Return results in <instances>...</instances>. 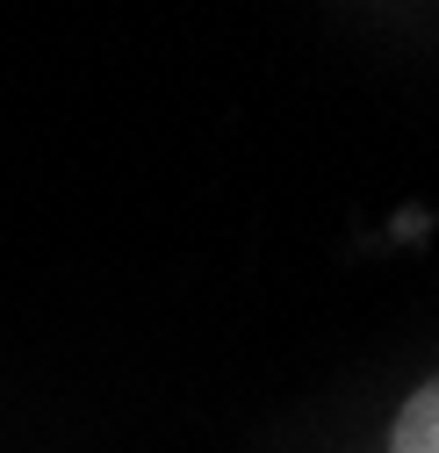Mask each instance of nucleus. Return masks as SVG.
I'll use <instances>...</instances> for the list:
<instances>
[{
  "label": "nucleus",
  "mask_w": 439,
  "mask_h": 453,
  "mask_svg": "<svg viewBox=\"0 0 439 453\" xmlns=\"http://www.w3.org/2000/svg\"><path fill=\"white\" fill-rule=\"evenodd\" d=\"M389 453H439V374L404 395V411L389 418Z\"/></svg>",
  "instance_id": "f257e3e1"
}]
</instances>
